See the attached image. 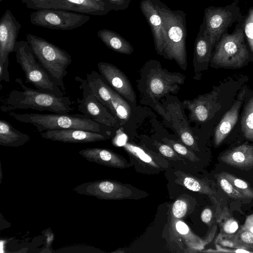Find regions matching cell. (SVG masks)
Returning <instances> with one entry per match:
<instances>
[{
  "label": "cell",
  "mask_w": 253,
  "mask_h": 253,
  "mask_svg": "<svg viewBox=\"0 0 253 253\" xmlns=\"http://www.w3.org/2000/svg\"><path fill=\"white\" fill-rule=\"evenodd\" d=\"M244 17L236 23L232 33L224 32L215 44L211 58L212 67L240 68L249 60L250 53L245 42Z\"/></svg>",
  "instance_id": "cell-5"
},
{
  "label": "cell",
  "mask_w": 253,
  "mask_h": 253,
  "mask_svg": "<svg viewBox=\"0 0 253 253\" xmlns=\"http://www.w3.org/2000/svg\"><path fill=\"white\" fill-rule=\"evenodd\" d=\"M212 218V212L209 208L205 209L201 213V218L202 221L207 224L211 222Z\"/></svg>",
  "instance_id": "cell-40"
},
{
  "label": "cell",
  "mask_w": 253,
  "mask_h": 253,
  "mask_svg": "<svg viewBox=\"0 0 253 253\" xmlns=\"http://www.w3.org/2000/svg\"><path fill=\"white\" fill-rule=\"evenodd\" d=\"M244 16L238 1L225 6H210L205 9L203 21L205 31L213 47L222 35Z\"/></svg>",
  "instance_id": "cell-9"
},
{
  "label": "cell",
  "mask_w": 253,
  "mask_h": 253,
  "mask_svg": "<svg viewBox=\"0 0 253 253\" xmlns=\"http://www.w3.org/2000/svg\"><path fill=\"white\" fill-rule=\"evenodd\" d=\"M188 206L186 199L179 198L176 200L172 207V213L173 217L177 219L184 217L187 213Z\"/></svg>",
  "instance_id": "cell-35"
},
{
  "label": "cell",
  "mask_w": 253,
  "mask_h": 253,
  "mask_svg": "<svg viewBox=\"0 0 253 253\" xmlns=\"http://www.w3.org/2000/svg\"><path fill=\"white\" fill-rule=\"evenodd\" d=\"M75 80L80 83L82 98L77 99L78 110L90 119L112 129L118 127L120 123L109 110L94 96L87 81L78 76Z\"/></svg>",
  "instance_id": "cell-13"
},
{
  "label": "cell",
  "mask_w": 253,
  "mask_h": 253,
  "mask_svg": "<svg viewBox=\"0 0 253 253\" xmlns=\"http://www.w3.org/2000/svg\"><path fill=\"white\" fill-rule=\"evenodd\" d=\"M127 152L135 167L147 173H157L168 169L169 164L160 154L145 146L126 141L121 144Z\"/></svg>",
  "instance_id": "cell-14"
},
{
  "label": "cell",
  "mask_w": 253,
  "mask_h": 253,
  "mask_svg": "<svg viewBox=\"0 0 253 253\" xmlns=\"http://www.w3.org/2000/svg\"><path fill=\"white\" fill-rule=\"evenodd\" d=\"M242 228L253 233V214L247 216Z\"/></svg>",
  "instance_id": "cell-43"
},
{
  "label": "cell",
  "mask_w": 253,
  "mask_h": 253,
  "mask_svg": "<svg viewBox=\"0 0 253 253\" xmlns=\"http://www.w3.org/2000/svg\"><path fill=\"white\" fill-rule=\"evenodd\" d=\"M90 19L89 15L63 10H36L30 15L31 23L54 30H71L78 28Z\"/></svg>",
  "instance_id": "cell-11"
},
{
  "label": "cell",
  "mask_w": 253,
  "mask_h": 253,
  "mask_svg": "<svg viewBox=\"0 0 253 253\" xmlns=\"http://www.w3.org/2000/svg\"><path fill=\"white\" fill-rule=\"evenodd\" d=\"M223 235L233 236L239 229V224L234 218L227 217L221 224Z\"/></svg>",
  "instance_id": "cell-36"
},
{
  "label": "cell",
  "mask_w": 253,
  "mask_h": 253,
  "mask_svg": "<svg viewBox=\"0 0 253 253\" xmlns=\"http://www.w3.org/2000/svg\"><path fill=\"white\" fill-rule=\"evenodd\" d=\"M152 143L159 153L166 159L174 161L185 162L184 159L178 155L169 145L154 140H152Z\"/></svg>",
  "instance_id": "cell-32"
},
{
  "label": "cell",
  "mask_w": 253,
  "mask_h": 253,
  "mask_svg": "<svg viewBox=\"0 0 253 253\" xmlns=\"http://www.w3.org/2000/svg\"><path fill=\"white\" fill-rule=\"evenodd\" d=\"M216 248L218 252H235V253H253V251L247 250L246 249L236 248L235 249L231 250L223 248L220 246L218 244H216Z\"/></svg>",
  "instance_id": "cell-42"
},
{
  "label": "cell",
  "mask_w": 253,
  "mask_h": 253,
  "mask_svg": "<svg viewBox=\"0 0 253 253\" xmlns=\"http://www.w3.org/2000/svg\"><path fill=\"white\" fill-rule=\"evenodd\" d=\"M26 38L39 62L65 92L64 78L68 73L67 67L72 62L71 56L52 42L36 35L28 34Z\"/></svg>",
  "instance_id": "cell-6"
},
{
  "label": "cell",
  "mask_w": 253,
  "mask_h": 253,
  "mask_svg": "<svg viewBox=\"0 0 253 253\" xmlns=\"http://www.w3.org/2000/svg\"><path fill=\"white\" fill-rule=\"evenodd\" d=\"M21 24L12 12L6 10L0 21V61H3L14 52Z\"/></svg>",
  "instance_id": "cell-17"
},
{
  "label": "cell",
  "mask_w": 253,
  "mask_h": 253,
  "mask_svg": "<svg viewBox=\"0 0 253 253\" xmlns=\"http://www.w3.org/2000/svg\"><path fill=\"white\" fill-rule=\"evenodd\" d=\"M213 97L212 93H209L183 101V106L189 111L192 122L204 123L210 119L214 105Z\"/></svg>",
  "instance_id": "cell-22"
},
{
  "label": "cell",
  "mask_w": 253,
  "mask_h": 253,
  "mask_svg": "<svg viewBox=\"0 0 253 253\" xmlns=\"http://www.w3.org/2000/svg\"><path fill=\"white\" fill-rule=\"evenodd\" d=\"M108 5L112 10L115 11L123 10L127 9L131 0H101Z\"/></svg>",
  "instance_id": "cell-37"
},
{
  "label": "cell",
  "mask_w": 253,
  "mask_h": 253,
  "mask_svg": "<svg viewBox=\"0 0 253 253\" xmlns=\"http://www.w3.org/2000/svg\"><path fill=\"white\" fill-rule=\"evenodd\" d=\"M159 11L164 23L165 45L163 56L174 60L183 70L187 68L186 13L172 10L160 0H152Z\"/></svg>",
  "instance_id": "cell-3"
},
{
  "label": "cell",
  "mask_w": 253,
  "mask_h": 253,
  "mask_svg": "<svg viewBox=\"0 0 253 253\" xmlns=\"http://www.w3.org/2000/svg\"><path fill=\"white\" fill-rule=\"evenodd\" d=\"M79 153L87 161L104 166L122 169L130 166L124 157L108 149L87 148L79 151Z\"/></svg>",
  "instance_id": "cell-20"
},
{
  "label": "cell",
  "mask_w": 253,
  "mask_h": 253,
  "mask_svg": "<svg viewBox=\"0 0 253 253\" xmlns=\"http://www.w3.org/2000/svg\"><path fill=\"white\" fill-rule=\"evenodd\" d=\"M224 163L243 169L253 168V146L243 144L224 152L220 157Z\"/></svg>",
  "instance_id": "cell-24"
},
{
  "label": "cell",
  "mask_w": 253,
  "mask_h": 253,
  "mask_svg": "<svg viewBox=\"0 0 253 253\" xmlns=\"http://www.w3.org/2000/svg\"><path fill=\"white\" fill-rule=\"evenodd\" d=\"M213 48L206 32L205 23L203 21L194 43L193 66L196 76L205 69L210 62Z\"/></svg>",
  "instance_id": "cell-21"
},
{
  "label": "cell",
  "mask_w": 253,
  "mask_h": 253,
  "mask_svg": "<svg viewBox=\"0 0 253 253\" xmlns=\"http://www.w3.org/2000/svg\"><path fill=\"white\" fill-rule=\"evenodd\" d=\"M45 139L64 143H84L109 139L111 133L94 132L78 129L47 130L40 133Z\"/></svg>",
  "instance_id": "cell-16"
},
{
  "label": "cell",
  "mask_w": 253,
  "mask_h": 253,
  "mask_svg": "<svg viewBox=\"0 0 253 253\" xmlns=\"http://www.w3.org/2000/svg\"><path fill=\"white\" fill-rule=\"evenodd\" d=\"M167 111L162 115L170 123L172 128L179 136L181 142L192 151H199L196 139L187 121L182 117V111L179 105L169 104Z\"/></svg>",
  "instance_id": "cell-19"
},
{
  "label": "cell",
  "mask_w": 253,
  "mask_h": 253,
  "mask_svg": "<svg viewBox=\"0 0 253 253\" xmlns=\"http://www.w3.org/2000/svg\"><path fill=\"white\" fill-rule=\"evenodd\" d=\"M14 52L16 60L26 78L25 83L32 84L36 89L58 96H63L65 92L54 82L36 58L27 41H17Z\"/></svg>",
  "instance_id": "cell-7"
},
{
  "label": "cell",
  "mask_w": 253,
  "mask_h": 253,
  "mask_svg": "<svg viewBox=\"0 0 253 253\" xmlns=\"http://www.w3.org/2000/svg\"><path fill=\"white\" fill-rule=\"evenodd\" d=\"M232 238L239 248L253 249V233L241 228Z\"/></svg>",
  "instance_id": "cell-31"
},
{
  "label": "cell",
  "mask_w": 253,
  "mask_h": 253,
  "mask_svg": "<svg viewBox=\"0 0 253 253\" xmlns=\"http://www.w3.org/2000/svg\"><path fill=\"white\" fill-rule=\"evenodd\" d=\"M3 0H0V1L1 2L2 1H3Z\"/></svg>",
  "instance_id": "cell-45"
},
{
  "label": "cell",
  "mask_w": 253,
  "mask_h": 253,
  "mask_svg": "<svg viewBox=\"0 0 253 253\" xmlns=\"http://www.w3.org/2000/svg\"><path fill=\"white\" fill-rule=\"evenodd\" d=\"M26 6L38 10L51 9L73 11L89 15L103 16L112 9L101 0H21Z\"/></svg>",
  "instance_id": "cell-12"
},
{
  "label": "cell",
  "mask_w": 253,
  "mask_h": 253,
  "mask_svg": "<svg viewBox=\"0 0 253 253\" xmlns=\"http://www.w3.org/2000/svg\"><path fill=\"white\" fill-rule=\"evenodd\" d=\"M15 82L22 90H12L6 96L1 98V112L8 113L17 109H31L57 114H69L74 109L72 101L68 96H58L30 88L24 84L20 78H16Z\"/></svg>",
  "instance_id": "cell-2"
},
{
  "label": "cell",
  "mask_w": 253,
  "mask_h": 253,
  "mask_svg": "<svg viewBox=\"0 0 253 253\" xmlns=\"http://www.w3.org/2000/svg\"><path fill=\"white\" fill-rule=\"evenodd\" d=\"M185 79L180 73L171 72L162 68L158 60L148 61L142 68L137 81L141 103L151 105L157 110L160 106L159 100L170 93H176Z\"/></svg>",
  "instance_id": "cell-1"
},
{
  "label": "cell",
  "mask_w": 253,
  "mask_h": 253,
  "mask_svg": "<svg viewBox=\"0 0 253 253\" xmlns=\"http://www.w3.org/2000/svg\"><path fill=\"white\" fill-rule=\"evenodd\" d=\"M175 182L186 189L211 196L215 194V191L205 182L189 173L181 170L174 172Z\"/></svg>",
  "instance_id": "cell-27"
},
{
  "label": "cell",
  "mask_w": 253,
  "mask_h": 253,
  "mask_svg": "<svg viewBox=\"0 0 253 253\" xmlns=\"http://www.w3.org/2000/svg\"><path fill=\"white\" fill-rule=\"evenodd\" d=\"M140 8L150 27L155 50L162 56L166 36L162 18L152 0H142Z\"/></svg>",
  "instance_id": "cell-18"
},
{
  "label": "cell",
  "mask_w": 253,
  "mask_h": 253,
  "mask_svg": "<svg viewBox=\"0 0 253 253\" xmlns=\"http://www.w3.org/2000/svg\"><path fill=\"white\" fill-rule=\"evenodd\" d=\"M9 58L3 61H0V82L10 81L9 72L8 70Z\"/></svg>",
  "instance_id": "cell-38"
},
{
  "label": "cell",
  "mask_w": 253,
  "mask_h": 253,
  "mask_svg": "<svg viewBox=\"0 0 253 253\" xmlns=\"http://www.w3.org/2000/svg\"><path fill=\"white\" fill-rule=\"evenodd\" d=\"M97 67L100 74L113 89L130 102L136 104L135 92L123 72L114 65L107 62L98 63Z\"/></svg>",
  "instance_id": "cell-15"
},
{
  "label": "cell",
  "mask_w": 253,
  "mask_h": 253,
  "mask_svg": "<svg viewBox=\"0 0 253 253\" xmlns=\"http://www.w3.org/2000/svg\"><path fill=\"white\" fill-rule=\"evenodd\" d=\"M244 32L251 51L253 52V7L244 16Z\"/></svg>",
  "instance_id": "cell-34"
},
{
  "label": "cell",
  "mask_w": 253,
  "mask_h": 253,
  "mask_svg": "<svg viewBox=\"0 0 253 253\" xmlns=\"http://www.w3.org/2000/svg\"><path fill=\"white\" fill-rule=\"evenodd\" d=\"M245 89L241 91L231 108L225 114L217 126L214 135L215 145L218 146L226 137L237 122L240 108L245 98Z\"/></svg>",
  "instance_id": "cell-23"
},
{
  "label": "cell",
  "mask_w": 253,
  "mask_h": 253,
  "mask_svg": "<svg viewBox=\"0 0 253 253\" xmlns=\"http://www.w3.org/2000/svg\"><path fill=\"white\" fill-rule=\"evenodd\" d=\"M221 174L226 178L235 188L246 198L253 199V189L246 181L228 172H222Z\"/></svg>",
  "instance_id": "cell-30"
},
{
  "label": "cell",
  "mask_w": 253,
  "mask_h": 253,
  "mask_svg": "<svg viewBox=\"0 0 253 253\" xmlns=\"http://www.w3.org/2000/svg\"><path fill=\"white\" fill-rule=\"evenodd\" d=\"M217 180L220 188L229 197L237 199H243L246 198L236 189L228 180L221 173L217 175Z\"/></svg>",
  "instance_id": "cell-33"
},
{
  "label": "cell",
  "mask_w": 253,
  "mask_h": 253,
  "mask_svg": "<svg viewBox=\"0 0 253 253\" xmlns=\"http://www.w3.org/2000/svg\"><path fill=\"white\" fill-rule=\"evenodd\" d=\"M233 0L234 1H239V0Z\"/></svg>",
  "instance_id": "cell-44"
},
{
  "label": "cell",
  "mask_w": 253,
  "mask_h": 253,
  "mask_svg": "<svg viewBox=\"0 0 253 253\" xmlns=\"http://www.w3.org/2000/svg\"><path fill=\"white\" fill-rule=\"evenodd\" d=\"M241 127L245 137L253 141V96L246 102L244 107Z\"/></svg>",
  "instance_id": "cell-28"
},
{
  "label": "cell",
  "mask_w": 253,
  "mask_h": 253,
  "mask_svg": "<svg viewBox=\"0 0 253 253\" xmlns=\"http://www.w3.org/2000/svg\"><path fill=\"white\" fill-rule=\"evenodd\" d=\"M138 190L131 185L109 179L87 182L73 188L74 191L80 195L106 200L136 199L147 194H137Z\"/></svg>",
  "instance_id": "cell-10"
},
{
  "label": "cell",
  "mask_w": 253,
  "mask_h": 253,
  "mask_svg": "<svg viewBox=\"0 0 253 253\" xmlns=\"http://www.w3.org/2000/svg\"><path fill=\"white\" fill-rule=\"evenodd\" d=\"M175 228L178 233L184 236L187 235L189 229L187 225L181 221H178L175 224Z\"/></svg>",
  "instance_id": "cell-41"
},
{
  "label": "cell",
  "mask_w": 253,
  "mask_h": 253,
  "mask_svg": "<svg viewBox=\"0 0 253 253\" xmlns=\"http://www.w3.org/2000/svg\"><path fill=\"white\" fill-rule=\"evenodd\" d=\"M162 141L169 145L178 155L183 158L192 162H198L200 160L192 150L184 145L182 142L170 139L168 138H162Z\"/></svg>",
  "instance_id": "cell-29"
},
{
  "label": "cell",
  "mask_w": 253,
  "mask_h": 253,
  "mask_svg": "<svg viewBox=\"0 0 253 253\" xmlns=\"http://www.w3.org/2000/svg\"><path fill=\"white\" fill-rule=\"evenodd\" d=\"M30 140V136L14 127L8 122L0 120V145L5 147H19Z\"/></svg>",
  "instance_id": "cell-25"
},
{
  "label": "cell",
  "mask_w": 253,
  "mask_h": 253,
  "mask_svg": "<svg viewBox=\"0 0 253 253\" xmlns=\"http://www.w3.org/2000/svg\"><path fill=\"white\" fill-rule=\"evenodd\" d=\"M97 36L106 46L115 52L127 55L133 52L134 49L130 43L113 31L101 29L97 32Z\"/></svg>",
  "instance_id": "cell-26"
},
{
  "label": "cell",
  "mask_w": 253,
  "mask_h": 253,
  "mask_svg": "<svg viewBox=\"0 0 253 253\" xmlns=\"http://www.w3.org/2000/svg\"><path fill=\"white\" fill-rule=\"evenodd\" d=\"M86 76L87 83L95 97L118 120L121 126L126 124L131 117L129 104L106 83L100 73L92 71L86 74Z\"/></svg>",
  "instance_id": "cell-8"
},
{
  "label": "cell",
  "mask_w": 253,
  "mask_h": 253,
  "mask_svg": "<svg viewBox=\"0 0 253 253\" xmlns=\"http://www.w3.org/2000/svg\"><path fill=\"white\" fill-rule=\"evenodd\" d=\"M216 240V242L222 246L233 248H239L238 246L233 241L232 237L231 240H229V239H224L220 234H219Z\"/></svg>",
  "instance_id": "cell-39"
},
{
  "label": "cell",
  "mask_w": 253,
  "mask_h": 253,
  "mask_svg": "<svg viewBox=\"0 0 253 253\" xmlns=\"http://www.w3.org/2000/svg\"><path fill=\"white\" fill-rule=\"evenodd\" d=\"M8 115L16 120L30 124L42 132L47 130L78 129L94 132L111 133L112 128L103 125L83 114H20L13 111Z\"/></svg>",
  "instance_id": "cell-4"
}]
</instances>
